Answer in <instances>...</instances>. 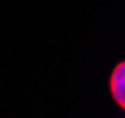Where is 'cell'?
I'll return each mask as SVG.
<instances>
[{"mask_svg": "<svg viewBox=\"0 0 125 118\" xmlns=\"http://www.w3.org/2000/svg\"><path fill=\"white\" fill-rule=\"evenodd\" d=\"M110 94L121 109L125 107V64L120 62L110 77Z\"/></svg>", "mask_w": 125, "mask_h": 118, "instance_id": "6da1fadb", "label": "cell"}]
</instances>
